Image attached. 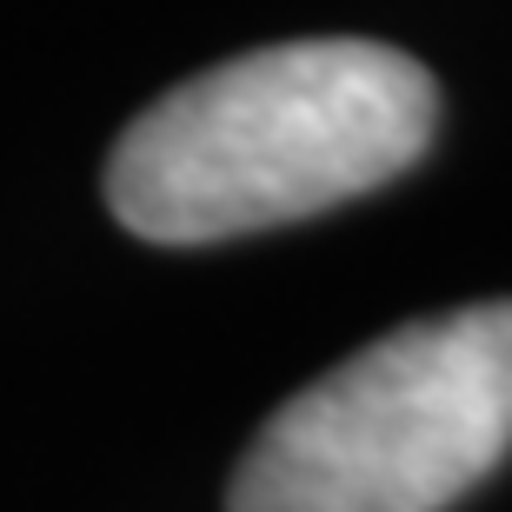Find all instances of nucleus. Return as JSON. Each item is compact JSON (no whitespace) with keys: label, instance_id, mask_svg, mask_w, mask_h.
<instances>
[{"label":"nucleus","instance_id":"f257e3e1","mask_svg":"<svg viewBox=\"0 0 512 512\" xmlns=\"http://www.w3.org/2000/svg\"><path fill=\"white\" fill-rule=\"evenodd\" d=\"M439 80L386 40H280L180 80L114 140L107 207L153 247L313 220L426 160Z\"/></svg>","mask_w":512,"mask_h":512},{"label":"nucleus","instance_id":"f03ea898","mask_svg":"<svg viewBox=\"0 0 512 512\" xmlns=\"http://www.w3.org/2000/svg\"><path fill=\"white\" fill-rule=\"evenodd\" d=\"M512 453V300L419 313L286 399L227 512H446Z\"/></svg>","mask_w":512,"mask_h":512}]
</instances>
